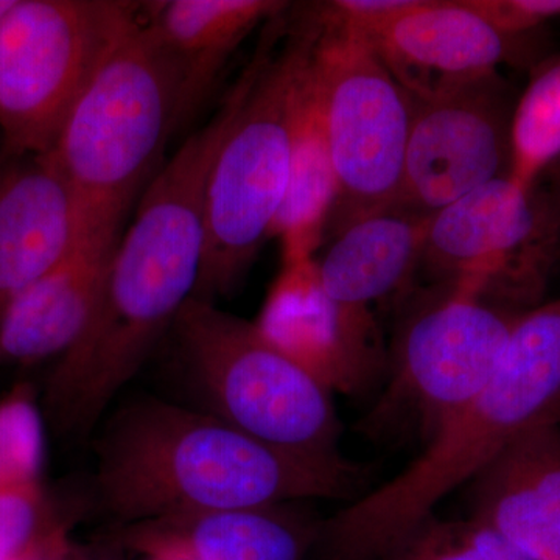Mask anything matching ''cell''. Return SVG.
Instances as JSON below:
<instances>
[{
  "instance_id": "27",
  "label": "cell",
  "mask_w": 560,
  "mask_h": 560,
  "mask_svg": "<svg viewBox=\"0 0 560 560\" xmlns=\"http://www.w3.org/2000/svg\"><path fill=\"white\" fill-rule=\"evenodd\" d=\"M536 423H544V425H558L560 427V394L552 401L550 408L541 415V418Z\"/></svg>"
},
{
  "instance_id": "31",
  "label": "cell",
  "mask_w": 560,
  "mask_h": 560,
  "mask_svg": "<svg viewBox=\"0 0 560 560\" xmlns=\"http://www.w3.org/2000/svg\"><path fill=\"white\" fill-rule=\"evenodd\" d=\"M66 560H68V558H66Z\"/></svg>"
},
{
  "instance_id": "4",
  "label": "cell",
  "mask_w": 560,
  "mask_h": 560,
  "mask_svg": "<svg viewBox=\"0 0 560 560\" xmlns=\"http://www.w3.org/2000/svg\"><path fill=\"white\" fill-rule=\"evenodd\" d=\"M291 9L264 25L248 91L210 172L197 300L237 293L285 197L294 88L318 33L308 5Z\"/></svg>"
},
{
  "instance_id": "17",
  "label": "cell",
  "mask_w": 560,
  "mask_h": 560,
  "mask_svg": "<svg viewBox=\"0 0 560 560\" xmlns=\"http://www.w3.org/2000/svg\"><path fill=\"white\" fill-rule=\"evenodd\" d=\"M290 5L282 0L140 2L143 24L183 72L184 120L208 97L221 69L243 40Z\"/></svg>"
},
{
  "instance_id": "9",
  "label": "cell",
  "mask_w": 560,
  "mask_h": 560,
  "mask_svg": "<svg viewBox=\"0 0 560 560\" xmlns=\"http://www.w3.org/2000/svg\"><path fill=\"white\" fill-rule=\"evenodd\" d=\"M559 250L560 210L552 195L503 176L427 221L419 270L441 289L503 305L536 298Z\"/></svg>"
},
{
  "instance_id": "18",
  "label": "cell",
  "mask_w": 560,
  "mask_h": 560,
  "mask_svg": "<svg viewBox=\"0 0 560 560\" xmlns=\"http://www.w3.org/2000/svg\"><path fill=\"white\" fill-rule=\"evenodd\" d=\"M313 47L294 88L289 186L270 237L282 242L283 261L315 259L337 198L326 103L313 66Z\"/></svg>"
},
{
  "instance_id": "15",
  "label": "cell",
  "mask_w": 560,
  "mask_h": 560,
  "mask_svg": "<svg viewBox=\"0 0 560 560\" xmlns=\"http://www.w3.org/2000/svg\"><path fill=\"white\" fill-rule=\"evenodd\" d=\"M121 234V226L84 232L65 259L7 308L0 364L31 366L72 348L95 311Z\"/></svg>"
},
{
  "instance_id": "8",
  "label": "cell",
  "mask_w": 560,
  "mask_h": 560,
  "mask_svg": "<svg viewBox=\"0 0 560 560\" xmlns=\"http://www.w3.org/2000/svg\"><path fill=\"white\" fill-rule=\"evenodd\" d=\"M313 66L326 103L337 198L331 238L352 224L386 212L399 197L415 98L383 65L363 33L320 18Z\"/></svg>"
},
{
  "instance_id": "16",
  "label": "cell",
  "mask_w": 560,
  "mask_h": 560,
  "mask_svg": "<svg viewBox=\"0 0 560 560\" xmlns=\"http://www.w3.org/2000/svg\"><path fill=\"white\" fill-rule=\"evenodd\" d=\"M120 544L143 556L190 560H302L311 530L280 506L210 510L120 526Z\"/></svg>"
},
{
  "instance_id": "29",
  "label": "cell",
  "mask_w": 560,
  "mask_h": 560,
  "mask_svg": "<svg viewBox=\"0 0 560 560\" xmlns=\"http://www.w3.org/2000/svg\"><path fill=\"white\" fill-rule=\"evenodd\" d=\"M147 560H190L179 555H168V552H160V555L145 556Z\"/></svg>"
},
{
  "instance_id": "6",
  "label": "cell",
  "mask_w": 560,
  "mask_h": 560,
  "mask_svg": "<svg viewBox=\"0 0 560 560\" xmlns=\"http://www.w3.org/2000/svg\"><path fill=\"white\" fill-rule=\"evenodd\" d=\"M171 331L187 381L205 401L200 410L282 451L340 456L330 389L256 324L190 298Z\"/></svg>"
},
{
  "instance_id": "19",
  "label": "cell",
  "mask_w": 560,
  "mask_h": 560,
  "mask_svg": "<svg viewBox=\"0 0 560 560\" xmlns=\"http://www.w3.org/2000/svg\"><path fill=\"white\" fill-rule=\"evenodd\" d=\"M427 221L386 210L342 231L316 260L327 296L370 311L372 302L407 285L419 270Z\"/></svg>"
},
{
  "instance_id": "2",
  "label": "cell",
  "mask_w": 560,
  "mask_h": 560,
  "mask_svg": "<svg viewBox=\"0 0 560 560\" xmlns=\"http://www.w3.org/2000/svg\"><path fill=\"white\" fill-rule=\"evenodd\" d=\"M92 500L119 526L210 510L283 506L348 495L341 456L282 451L213 415L140 397L101 423Z\"/></svg>"
},
{
  "instance_id": "22",
  "label": "cell",
  "mask_w": 560,
  "mask_h": 560,
  "mask_svg": "<svg viewBox=\"0 0 560 560\" xmlns=\"http://www.w3.org/2000/svg\"><path fill=\"white\" fill-rule=\"evenodd\" d=\"M47 422L28 385L0 397V492L43 486Z\"/></svg>"
},
{
  "instance_id": "20",
  "label": "cell",
  "mask_w": 560,
  "mask_h": 560,
  "mask_svg": "<svg viewBox=\"0 0 560 560\" xmlns=\"http://www.w3.org/2000/svg\"><path fill=\"white\" fill-rule=\"evenodd\" d=\"M474 517L560 522V427L534 423L477 478Z\"/></svg>"
},
{
  "instance_id": "11",
  "label": "cell",
  "mask_w": 560,
  "mask_h": 560,
  "mask_svg": "<svg viewBox=\"0 0 560 560\" xmlns=\"http://www.w3.org/2000/svg\"><path fill=\"white\" fill-rule=\"evenodd\" d=\"M522 313L441 289L400 331L393 397L418 407L433 433L488 385Z\"/></svg>"
},
{
  "instance_id": "30",
  "label": "cell",
  "mask_w": 560,
  "mask_h": 560,
  "mask_svg": "<svg viewBox=\"0 0 560 560\" xmlns=\"http://www.w3.org/2000/svg\"><path fill=\"white\" fill-rule=\"evenodd\" d=\"M556 164H558V180H556L558 183V194L552 195V198H555L556 205H558L560 210V161L556 162Z\"/></svg>"
},
{
  "instance_id": "14",
  "label": "cell",
  "mask_w": 560,
  "mask_h": 560,
  "mask_svg": "<svg viewBox=\"0 0 560 560\" xmlns=\"http://www.w3.org/2000/svg\"><path fill=\"white\" fill-rule=\"evenodd\" d=\"M86 231L80 202L49 153L0 167V319Z\"/></svg>"
},
{
  "instance_id": "21",
  "label": "cell",
  "mask_w": 560,
  "mask_h": 560,
  "mask_svg": "<svg viewBox=\"0 0 560 560\" xmlns=\"http://www.w3.org/2000/svg\"><path fill=\"white\" fill-rule=\"evenodd\" d=\"M560 161V55L534 69L528 88L514 108L511 127L510 179L523 189Z\"/></svg>"
},
{
  "instance_id": "25",
  "label": "cell",
  "mask_w": 560,
  "mask_h": 560,
  "mask_svg": "<svg viewBox=\"0 0 560 560\" xmlns=\"http://www.w3.org/2000/svg\"><path fill=\"white\" fill-rule=\"evenodd\" d=\"M493 27L512 36H525L541 24L560 20V0H464Z\"/></svg>"
},
{
  "instance_id": "24",
  "label": "cell",
  "mask_w": 560,
  "mask_h": 560,
  "mask_svg": "<svg viewBox=\"0 0 560 560\" xmlns=\"http://www.w3.org/2000/svg\"><path fill=\"white\" fill-rule=\"evenodd\" d=\"M62 539L43 486L0 492V560H27Z\"/></svg>"
},
{
  "instance_id": "23",
  "label": "cell",
  "mask_w": 560,
  "mask_h": 560,
  "mask_svg": "<svg viewBox=\"0 0 560 560\" xmlns=\"http://www.w3.org/2000/svg\"><path fill=\"white\" fill-rule=\"evenodd\" d=\"M394 560H534L489 525L467 522L427 523Z\"/></svg>"
},
{
  "instance_id": "1",
  "label": "cell",
  "mask_w": 560,
  "mask_h": 560,
  "mask_svg": "<svg viewBox=\"0 0 560 560\" xmlns=\"http://www.w3.org/2000/svg\"><path fill=\"white\" fill-rule=\"evenodd\" d=\"M249 70L215 116L194 132L143 191L121 234L86 329L57 360L43 411L62 440L90 438L142 370L200 279L210 172L245 98Z\"/></svg>"
},
{
  "instance_id": "26",
  "label": "cell",
  "mask_w": 560,
  "mask_h": 560,
  "mask_svg": "<svg viewBox=\"0 0 560 560\" xmlns=\"http://www.w3.org/2000/svg\"><path fill=\"white\" fill-rule=\"evenodd\" d=\"M68 558V551H66L65 539L58 541V544L51 545L47 550L40 551L39 555L33 556L27 560H66Z\"/></svg>"
},
{
  "instance_id": "13",
  "label": "cell",
  "mask_w": 560,
  "mask_h": 560,
  "mask_svg": "<svg viewBox=\"0 0 560 560\" xmlns=\"http://www.w3.org/2000/svg\"><path fill=\"white\" fill-rule=\"evenodd\" d=\"M254 324L265 340L329 389L355 388L377 360L370 311L331 301L316 259L283 261Z\"/></svg>"
},
{
  "instance_id": "7",
  "label": "cell",
  "mask_w": 560,
  "mask_h": 560,
  "mask_svg": "<svg viewBox=\"0 0 560 560\" xmlns=\"http://www.w3.org/2000/svg\"><path fill=\"white\" fill-rule=\"evenodd\" d=\"M128 0H18L0 24L2 161L43 156L114 47L139 20Z\"/></svg>"
},
{
  "instance_id": "5",
  "label": "cell",
  "mask_w": 560,
  "mask_h": 560,
  "mask_svg": "<svg viewBox=\"0 0 560 560\" xmlns=\"http://www.w3.org/2000/svg\"><path fill=\"white\" fill-rule=\"evenodd\" d=\"M183 121V72L139 13L49 153L80 202L86 231L121 226Z\"/></svg>"
},
{
  "instance_id": "10",
  "label": "cell",
  "mask_w": 560,
  "mask_h": 560,
  "mask_svg": "<svg viewBox=\"0 0 560 560\" xmlns=\"http://www.w3.org/2000/svg\"><path fill=\"white\" fill-rule=\"evenodd\" d=\"M514 108L499 73L438 101L415 98L399 197L390 210L429 220L510 175Z\"/></svg>"
},
{
  "instance_id": "28",
  "label": "cell",
  "mask_w": 560,
  "mask_h": 560,
  "mask_svg": "<svg viewBox=\"0 0 560 560\" xmlns=\"http://www.w3.org/2000/svg\"><path fill=\"white\" fill-rule=\"evenodd\" d=\"M18 0H0V24L9 16L10 11L16 7Z\"/></svg>"
},
{
  "instance_id": "3",
  "label": "cell",
  "mask_w": 560,
  "mask_h": 560,
  "mask_svg": "<svg viewBox=\"0 0 560 560\" xmlns=\"http://www.w3.org/2000/svg\"><path fill=\"white\" fill-rule=\"evenodd\" d=\"M560 394V300L523 312L492 378L442 420L411 466L324 525L334 560L400 556L452 490L477 480Z\"/></svg>"
},
{
  "instance_id": "12",
  "label": "cell",
  "mask_w": 560,
  "mask_h": 560,
  "mask_svg": "<svg viewBox=\"0 0 560 560\" xmlns=\"http://www.w3.org/2000/svg\"><path fill=\"white\" fill-rule=\"evenodd\" d=\"M401 88L420 102L438 101L525 58V36H512L464 0H425L419 9L363 33Z\"/></svg>"
}]
</instances>
